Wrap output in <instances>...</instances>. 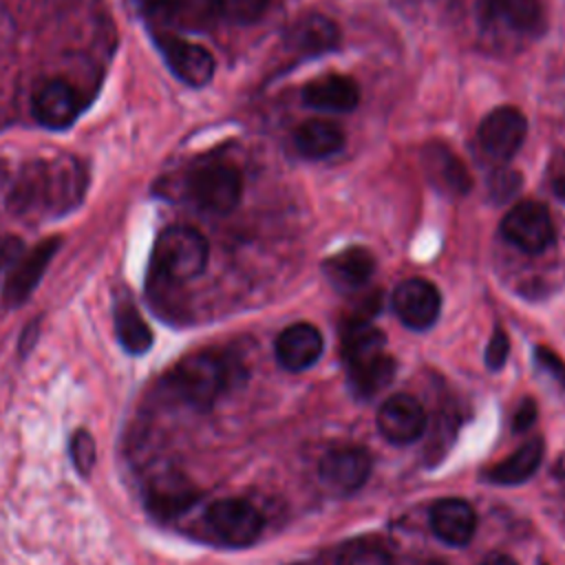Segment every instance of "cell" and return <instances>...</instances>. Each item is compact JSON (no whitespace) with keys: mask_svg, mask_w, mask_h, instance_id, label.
Segmentation results:
<instances>
[{"mask_svg":"<svg viewBox=\"0 0 565 565\" xmlns=\"http://www.w3.org/2000/svg\"><path fill=\"white\" fill-rule=\"evenodd\" d=\"M541 459H543V441L530 439L521 448H516L508 459L497 463L488 472V481L499 486L523 483L536 472V468L541 466Z\"/></svg>","mask_w":565,"mask_h":565,"instance_id":"obj_23","label":"cell"},{"mask_svg":"<svg viewBox=\"0 0 565 565\" xmlns=\"http://www.w3.org/2000/svg\"><path fill=\"white\" fill-rule=\"evenodd\" d=\"M210 247L205 236L188 225L166 227L152 247L154 271L170 282H188L207 265Z\"/></svg>","mask_w":565,"mask_h":565,"instance_id":"obj_2","label":"cell"},{"mask_svg":"<svg viewBox=\"0 0 565 565\" xmlns=\"http://www.w3.org/2000/svg\"><path fill=\"white\" fill-rule=\"evenodd\" d=\"M322 333L307 322H298L280 331L276 338V358L289 371H305L322 355Z\"/></svg>","mask_w":565,"mask_h":565,"instance_id":"obj_15","label":"cell"},{"mask_svg":"<svg viewBox=\"0 0 565 565\" xmlns=\"http://www.w3.org/2000/svg\"><path fill=\"white\" fill-rule=\"evenodd\" d=\"M422 163H424V170L428 174V179L444 192L448 194H466L472 185L470 181V174L466 170V166L461 163V159L450 150L446 148L444 143H428L424 150H422Z\"/></svg>","mask_w":565,"mask_h":565,"instance_id":"obj_19","label":"cell"},{"mask_svg":"<svg viewBox=\"0 0 565 565\" xmlns=\"http://www.w3.org/2000/svg\"><path fill=\"white\" fill-rule=\"evenodd\" d=\"M294 146L302 157L324 159L342 150L344 132L327 119H309L294 132Z\"/></svg>","mask_w":565,"mask_h":565,"instance_id":"obj_22","label":"cell"},{"mask_svg":"<svg viewBox=\"0 0 565 565\" xmlns=\"http://www.w3.org/2000/svg\"><path fill=\"white\" fill-rule=\"evenodd\" d=\"M79 97L64 79H46L33 95V115L46 128H64L75 121Z\"/></svg>","mask_w":565,"mask_h":565,"instance_id":"obj_14","label":"cell"},{"mask_svg":"<svg viewBox=\"0 0 565 565\" xmlns=\"http://www.w3.org/2000/svg\"><path fill=\"white\" fill-rule=\"evenodd\" d=\"M154 42L172 75L179 77L183 84L199 88L212 79L214 57L205 46L168 33H157Z\"/></svg>","mask_w":565,"mask_h":565,"instance_id":"obj_8","label":"cell"},{"mask_svg":"<svg viewBox=\"0 0 565 565\" xmlns=\"http://www.w3.org/2000/svg\"><path fill=\"white\" fill-rule=\"evenodd\" d=\"M338 565H393V561L380 545L353 543L342 552Z\"/></svg>","mask_w":565,"mask_h":565,"instance_id":"obj_27","label":"cell"},{"mask_svg":"<svg viewBox=\"0 0 565 565\" xmlns=\"http://www.w3.org/2000/svg\"><path fill=\"white\" fill-rule=\"evenodd\" d=\"M393 309L395 316L408 327V329H428L435 324L441 298L435 285H430L424 278H408L397 285L393 291Z\"/></svg>","mask_w":565,"mask_h":565,"instance_id":"obj_9","label":"cell"},{"mask_svg":"<svg viewBox=\"0 0 565 565\" xmlns=\"http://www.w3.org/2000/svg\"><path fill=\"white\" fill-rule=\"evenodd\" d=\"M525 135V115L514 106H497L479 124L477 141L494 161H508L521 150Z\"/></svg>","mask_w":565,"mask_h":565,"instance_id":"obj_7","label":"cell"},{"mask_svg":"<svg viewBox=\"0 0 565 565\" xmlns=\"http://www.w3.org/2000/svg\"><path fill=\"white\" fill-rule=\"evenodd\" d=\"M188 0H139L143 13L157 22L179 24Z\"/></svg>","mask_w":565,"mask_h":565,"instance_id":"obj_30","label":"cell"},{"mask_svg":"<svg viewBox=\"0 0 565 565\" xmlns=\"http://www.w3.org/2000/svg\"><path fill=\"white\" fill-rule=\"evenodd\" d=\"M477 527V514L463 499H439L430 508V530L448 545L470 543Z\"/></svg>","mask_w":565,"mask_h":565,"instance_id":"obj_17","label":"cell"},{"mask_svg":"<svg viewBox=\"0 0 565 565\" xmlns=\"http://www.w3.org/2000/svg\"><path fill=\"white\" fill-rule=\"evenodd\" d=\"M60 247V238H46L40 245H35L31 252L20 254L18 260L11 267V274L4 282V305L15 307L24 302L35 285L40 282L42 274L46 271L49 263L53 260L55 252Z\"/></svg>","mask_w":565,"mask_h":565,"instance_id":"obj_12","label":"cell"},{"mask_svg":"<svg viewBox=\"0 0 565 565\" xmlns=\"http://www.w3.org/2000/svg\"><path fill=\"white\" fill-rule=\"evenodd\" d=\"M230 371L221 355L201 351L183 358L168 375V388L192 408L205 411L227 386Z\"/></svg>","mask_w":565,"mask_h":565,"instance_id":"obj_3","label":"cell"},{"mask_svg":"<svg viewBox=\"0 0 565 565\" xmlns=\"http://www.w3.org/2000/svg\"><path fill=\"white\" fill-rule=\"evenodd\" d=\"M384 344H386L384 333L364 318H355L347 322V327L342 329V358L347 369L362 366L384 355L386 353Z\"/></svg>","mask_w":565,"mask_h":565,"instance_id":"obj_21","label":"cell"},{"mask_svg":"<svg viewBox=\"0 0 565 565\" xmlns=\"http://www.w3.org/2000/svg\"><path fill=\"white\" fill-rule=\"evenodd\" d=\"M534 360H536V366L541 371H545L554 382L565 386V364H563V360L552 349L536 347L534 349Z\"/></svg>","mask_w":565,"mask_h":565,"instance_id":"obj_33","label":"cell"},{"mask_svg":"<svg viewBox=\"0 0 565 565\" xmlns=\"http://www.w3.org/2000/svg\"><path fill=\"white\" fill-rule=\"evenodd\" d=\"M86 190V174L73 157L29 163L9 192L15 214H64L73 210Z\"/></svg>","mask_w":565,"mask_h":565,"instance_id":"obj_1","label":"cell"},{"mask_svg":"<svg viewBox=\"0 0 565 565\" xmlns=\"http://www.w3.org/2000/svg\"><path fill=\"white\" fill-rule=\"evenodd\" d=\"M185 190L196 207L210 214H227L241 201L243 179L234 166L212 161L190 172Z\"/></svg>","mask_w":565,"mask_h":565,"instance_id":"obj_4","label":"cell"},{"mask_svg":"<svg viewBox=\"0 0 565 565\" xmlns=\"http://www.w3.org/2000/svg\"><path fill=\"white\" fill-rule=\"evenodd\" d=\"M285 42H287L291 55L313 57V55H322V53L335 49L340 42V31L333 20L311 13V15L300 18L289 29Z\"/></svg>","mask_w":565,"mask_h":565,"instance_id":"obj_18","label":"cell"},{"mask_svg":"<svg viewBox=\"0 0 565 565\" xmlns=\"http://www.w3.org/2000/svg\"><path fill=\"white\" fill-rule=\"evenodd\" d=\"M269 7V0H221V11L236 24L256 22Z\"/></svg>","mask_w":565,"mask_h":565,"instance_id":"obj_28","label":"cell"},{"mask_svg":"<svg viewBox=\"0 0 565 565\" xmlns=\"http://www.w3.org/2000/svg\"><path fill=\"white\" fill-rule=\"evenodd\" d=\"M371 466V455L364 448H335L320 459L318 472L329 490L349 494L366 483Z\"/></svg>","mask_w":565,"mask_h":565,"instance_id":"obj_10","label":"cell"},{"mask_svg":"<svg viewBox=\"0 0 565 565\" xmlns=\"http://www.w3.org/2000/svg\"><path fill=\"white\" fill-rule=\"evenodd\" d=\"M196 499H199V494L190 486L161 481L148 492L146 505L154 516L174 519V516H181L185 510H190Z\"/></svg>","mask_w":565,"mask_h":565,"instance_id":"obj_25","label":"cell"},{"mask_svg":"<svg viewBox=\"0 0 565 565\" xmlns=\"http://www.w3.org/2000/svg\"><path fill=\"white\" fill-rule=\"evenodd\" d=\"M508 351H510V342H508V335L503 329H497L486 347V366L492 369V371H499L505 360H508Z\"/></svg>","mask_w":565,"mask_h":565,"instance_id":"obj_32","label":"cell"},{"mask_svg":"<svg viewBox=\"0 0 565 565\" xmlns=\"http://www.w3.org/2000/svg\"><path fill=\"white\" fill-rule=\"evenodd\" d=\"M554 194L565 203V172H561V174L554 179Z\"/></svg>","mask_w":565,"mask_h":565,"instance_id":"obj_36","label":"cell"},{"mask_svg":"<svg viewBox=\"0 0 565 565\" xmlns=\"http://www.w3.org/2000/svg\"><path fill=\"white\" fill-rule=\"evenodd\" d=\"M424 565H441V563H435V561H433V563H424Z\"/></svg>","mask_w":565,"mask_h":565,"instance_id":"obj_37","label":"cell"},{"mask_svg":"<svg viewBox=\"0 0 565 565\" xmlns=\"http://www.w3.org/2000/svg\"><path fill=\"white\" fill-rule=\"evenodd\" d=\"M534 419H536V404H534L532 399H525V402L519 406L516 415H514L512 428H514L516 433L527 430V428L534 424Z\"/></svg>","mask_w":565,"mask_h":565,"instance_id":"obj_34","label":"cell"},{"mask_svg":"<svg viewBox=\"0 0 565 565\" xmlns=\"http://www.w3.org/2000/svg\"><path fill=\"white\" fill-rule=\"evenodd\" d=\"M347 373H349L351 388L362 397H371L393 380L395 362L388 353H384V355H380V358H375V360H371L362 366L347 369Z\"/></svg>","mask_w":565,"mask_h":565,"instance_id":"obj_26","label":"cell"},{"mask_svg":"<svg viewBox=\"0 0 565 565\" xmlns=\"http://www.w3.org/2000/svg\"><path fill=\"white\" fill-rule=\"evenodd\" d=\"M477 18L486 26L536 33L543 22V9L539 0H479Z\"/></svg>","mask_w":565,"mask_h":565,"instance_id":"obj_13","label":"cell"},{"mask_svg":"<svg viewBox=\"0 0 565 565\" xmlns=\"http://www.w3.org/2000/svg\"><path fill=\"white\" fill-rule=\"evenodd\" d=\"M205 523L218 541L234 547L254 543L263 530L260 512L245 499L214 501L205 512Z\"/></svg>","mask_w":565,"mask_h":565,"instance_id":"obj_6","label":"cell"},{"mask_svg":"<svg viewBox=\"0 0 565 565\" xmlns=\"http://www.w3.org/2000/svg\"><path fill=\"white\" fill-rule=\"evenodd\" d=\"M302 102L318 110L349 113L360 102V88L349 75H322L302 88Z\"/></svg>","mask_w":565,"mask_h":565,"instance_id":"obj_16","label":"cell"},{"mask_svg":"<svg viewBox=\"0 0 565 565\" xmlns=\"http://www.w3.org/2000/svg\"><path fill=\"white\" fill-rule=\"evenodd\" d=\"M375 269V258L364 247H347L324 263L329 282L340 291H358L369 282Z\"/></svg>","mask_w":565,"mask_h":565,"instance_id":"obj_20","label":"cell"},{"mask_svg":"<svg viewBox=\"0 0 565 565\" xmlns=\"http://www.w3.org/2000/svg\"><path fill=\"white\" fill-rule=\"evenodd\" d=\"M71 459L82 475H88L95 463V441L90 433L77 430L71 439Z\"/></svg>","mask_w":565,"mask_h":565,"instance_id":"obj_29","label":"cell"},{"mask_svg":"<svg viewBox=\"0 0 565 565\" xmlns=\"http://www.w3.org/2000/svg\"><path fill=\"white\" fill-rule=\"evenodd\" d=\"M426 428V413L422 404L406 393L388 397L377 411V430L391 444H411L422 437Z\"/></svg>","mask_w":565,"mask_h":565,"instance_id":"obj_11","label":"cell"},{"mask_svg":"<svg viewBox=\"0 0 565 565\" xmlns=\"http://www.w3.org/2000/svg\"><path fill=\"white\" fill-rule=\"evenodd\" d=\"M115 333H117L121 347L132 355L146 353L152 344V333H150L146 320L141 318L135 302L126 296L115 307Z\"/></svg>","mask_w":565,"mask_h":565,"instance_id":"obj_24","label":"cell"},{"mask_svg":"<svg viewBox=\"0 0 565 565\" xmlns=\"http://www.w3.org/2000/svg\"><path fill=\"white\" fill-rule=\"evenodd\" d=\"M501 234L525 254H541L554 243V223L543 203L521 201L501 221Z\"/></svg>","mask_w":565,"mask_h":565,"instance_id":"obj_5","label":"cell"},{"mask_svg":"<svg viewBox=\"0 0 565 565\" xmlns=\"http://www.w3.org/2000/svg\"><path fill=\"white\" fill-rule=\"evenodd\" d=\"M521 185V174L514 172V170H497L492 172L490 177V183H488V190H490V196L494 201H505L510 199Z\"/></svg>","mask_w":565,"mask_h":565,"instance_id":"obj_31","label":"cell"},{"mask_svg":"<svg viewBox=\"0 0 565 565\" xmlns=\"http://www.w3.org/2000/svg\"><path fill=\"white\" fill-rule=\"evenodd\" d=\"M479 565H516V561L508 554H490Z\"/></svg>","mask_w":565,"mask_h":565,"instance_id":"obj_35","label":"cell"}]
</instances>
